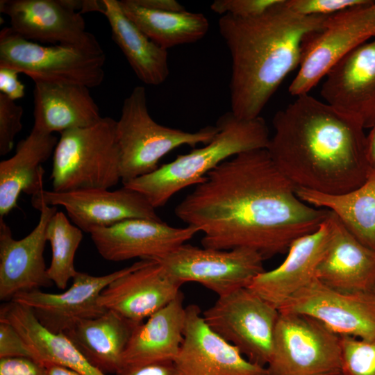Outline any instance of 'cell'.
I'll use <instances>...</instances> for the list:
<instances>
[{
	"instance_id": "obj_17",
	"label": "cell",
	"mask_w": 375,
	"mask_h": 375,
	"mask_svg": "<svg viewBox=\"0 0 375 375\" xmlns=\"http://www.w3.org/2000/svg\"><path fill=\"white\" fill-rule=\"evenodd\" d=\"M40 212L33 231L20 240H15L9 226L0 219V299L9 301L18 293L50 287L44 251L46 231L56 206L40 204Z\"/></svg>"
},
{
	"instance_id": "obj_9",
	"label": "cell",
	"mask_w": 375,
	"mask_h": 375,
	"mask_svg": "<svg viewBox=\"0 0 375 375\" xmlns=\"http://www.w3.org/2000/svg\"><path fill=\"white\" fill-rule=\"evenodd\" d=\"M279 315L278 308L248 287L218 297L202 313L214 332L235 346L249 361L263 367L272 357Z\"/></svg>"
},
{
	"instance_id": "obj_24",
	"label": "cell",
	"mask_w": 375,
	"mask_h": 375,
	"mask_svg": "<svg viewBox=\"0 0 375 375\" xmlns=\"http://www.w3.org/2000/svg\"><path fill=\"white\" fill-rule=\"evenodd\" d=\"M185 321L186 310L181 292L135 328L123 354L122 369L174 361L183 340Z\"/></svg>"
},
{
	"instance_id": "obj_1",
	"label": "cell",
	"mask_w": 375,
	"mask_h": 375,
	"mask_svg": "<svg viewBox=\"0 0 375 375\" xmlns=\"http://www.w3.org/2000/svg\"><path fill=\"white\" fill-rule=\"evenodd\" d=\"M328 212L298 197L267 149L224 161L174 209L203 233V247L247 248L264 259L287 253L296 240L317 231Z\"/></svg>"
},
{
	"instance_id": "obj_5",
	"label": "cell",
	"mask_w": 375,
	"mask_h": 375,
	"mask_svg": "<svg viewBox=\"0 0 375 375\" xmlns=\"http://www.w3.org/2000/svg\"><path fill=\"white\" fill-rule=\"evenodd\" d=\"M217 132V126L188 132L158 124L149 114L145 88L135 87L116 126L122 183L154 172L164 156L181 146L209 143Z\"/></svg>"
},
{
	"instance_id": "obj_30",
	"label": "cell",
	"mask_w": 375,
	"mask_h": 375,
	"mask_svg": "<svg viewBox=\"0 0 375 375\" xmlns=\"http://www.w3.org/2000/svg\"><path fill=\"white\" fill-rule=\"evenodd\" d=\"M119 3L124 14L150 40L165 50L200 40L210 27L203 13L160 11L142 6L135 0H121Z\"/></svg>"
},
{
	"instance_id": "obj_22",
	"label": "cell",
	"mask_w": 375,
	"mask_h": 375,
	"mask_svg": "<svg viewBox=\"0 0 375 375\" xmlns=\"http://www.w3.org/2000/svg\"><path fill=\"white\" fill-rule=\"evenodd\" d=\"M329 233L326 219L317 231L293 242L279 266L259 274L248 288L279 309L315 278V270L326 249Z\"/></svg>"
},
{
	"instance_id": "obj_39",
	"label": "cell",
	"mask_w": 375,
	"mask_h": 375,
	"mask_svg": "<svg viewBox=\"0 0 375 375\" xmlns=\"http://www.w3.org/2000/svg\"><path fill=\"white\" fill-rule=\"evenodd\" d=\"M115 375H182L174 361L153 362L123 369Z\"/></svg>"
},
{
	"instance_id": "obj_10",
	"label": "cell",
	"mask_w": 375,
	"mask_h": 375,
	"mask_svg": "<svg viewBox=\"0 0 375 375\" xmlns=\"http://www.w3.org/2000/svg\"><path fill=\"white\" fill-rule=\"evenodd\" d=\"M375 37V1L331 15L306 38L289 92L308 94L328 71L357 47Z\"/></svg>"
},
{
	"instance_id": "obj_32",
	"label": "cell",
	"mask_w": 375,
	"mask_h": 375,
	"mask_svg": "<svg viewBox=\"0 0 375 375\" xmlns=\"http://www.w3.org/2000/svg\"><path fill=\"white\" fill-rule=\"evenodd\" d=\"M340 336L343 375H375V340Z\"/></svg>"
},
{
	"instance_id": "obj_14",
	"label": "cell",
	"mask_w": 375,
	"mask_h": 375,
	"mask_svg": "<svg viewBox=\"0 0 375 375\" xmlns=\"http://www.w3.org/2000/svg\"><path fill=\"white\" fill-rule=\"evenodd\" d=\"M61 206L73 223L88 233L92 228L106 227L133 218L160 220L155 209L140 192L123 186L108 189H86L65 192L42 189L32 196L31 204Z\"/></svg>"
},
{
	"instance_id": "obj_4",
	"label": "cell",
	"mask_w": 375,
	"mask_h": 375,
	"mask_svg": "<svg viewBox=\"0 0 375 375\" xmlns=\"http://www.w3.org/2000/svg\"><path fill=\"white\" fill-rule=\"evenodd\" d=\"M216 126L218 132L203 147L179 155L154 172L123 185L142 194L156 208L165 205L180 190L201 183L209 172L224 161L269 145L268 127L260 116L242 119L230 111L220 117Z\"/></svg>"
},
{
	"instance_id": "obj_21",
	"label": "cell",
	"mask_w": 375,
	"mask_h": 375,
	"mask_svg": "<svg viewBox=\"0 0 375 375\" xmlns=\"http://www.w3.org/2000/svg\"><path fill=\"white\" fill-rule=\"evenodd\" d=\"M326 220L329 238L315 278L342 292L374 291L375 250L357 240L330 210Z\"/></svg>"
},
{
	"instance_id": "obj_18",
	"label": "cell",
	"mask_w": 375,
	"mask_h": 375,
	"mask_svg": "<svg viewBox=\"0 0 375 375\" xmlns=\"http://www.w3.org/2000/svg\"><path fill=\"white\" fill-rule=\"evenodd\" d=\"M181 285L159 262L140 260L102 291L99 303L140 324L173 301Z\"/></svg>"
},
{
	"instance_id": "obj_8",
	"label": "cell",
	"mask_w": 375,
	"mask_h": 375,
	"mask_svg": "<svg viewBox=\"0 0 375 375\" xmlns=\"http://www.w3.org/2000/svg\"><path fill=\"white\" fill-rule=\"evenodd\" d=\"M266 367L268 375H331L340 372V336L312 316L280 312L272 357Z\"/></svg>"
},
{
	"instance_id": "obj_19",
	"label": "cell",
	"mask_w": 375,
	"mask_h": 375,
	"mask_svg": "<svg viewBox=\"0 0 375 375\" xmlns=\"http://www.w3.org/2000/svg\"><path fill=\"white\" fill-rule=\"evenodd\" d=\"M183 340L174 363L182 375H268L206 323L199 307L185 308Z\"/></svg>"
},
{
	"instance_id": "obj_43",
	"label": "cell",
	"mask_w": 375,
	"mask_h": 375,
	"mask_svg": "<svg viewBox=\"0 0 375 375\" xmlns=\"http://www.w3.org/2000/svg\"><path fill=\"white\" fill-rule=\"evenodd\" d=\"M374 292H375V289H374Z\"/></svg>"
},
{
	"instance_id": "obj_35",
	"label": "cell",
	"mask_w": 375,
	"mask_h": 375,
	"mask_svg": "<svg viewBox=\"0 0 375 375\" xmlns=\"http://www.w3.org/2000/svg\"><path fill=\"white\" fill-rule=\"evenodd\" d=\"M281 1V0H215L210 7L212 11L221 16L252 18L262 15Z\"/></svg>"
},
{
	"instance_id": "obj_42",
	"label": "cell",
	"mask_w": 375,
	"mask_h": 375,
	"mask_svg": "<svg viewBox=\"0 0 375 375\" xmlns=\"http://www.w3.org/2000/svg\"><path fill=\"white\" fill-rule=\"evenodd\" d=\"M331 375H343V374L342 373V372H340L335 373V374H331Z\"/></svg>"
},
{
	"instance_id": "obj_34",
	"label": "cell",
	"mask_w": 375,
	"mask_h": 375,
	"mask_svg": "<svg viewBox=\"0 0 375 375\" xmlns=\"http://www.w3.org/2000/svg\"><path fill=\"white\" fill-rule=\"evenodd\" d=\"M370 0H285L292 11L304 16H331Z\"/></svg>"
},
{
	"instance_id": "obj_38",
	"label": "cell",
	"mask_w": 375,
	"mask_h": 375,
	"mask_svg": "<svg viewBox=\"0 0 375 375\" xmlns=\"http://www.w3.org/2000/svg\"><path fill=\"white\" fill-rule=\"evenodd\" d=\"M18 74L13 69L0 67V92L13 101L22 98L25 94V88L19 80Z\"/></svg>"
},
{
	"instance_id": "obj_40",
	"label": "cell",
	"mask_w": 375,
	"mask_h": 375,
	"mask_svg": "<svg viewBox=\"0 0 375 375\" xmlns=\"http://www.w3.org/2000/svg\"><path fill=\"white\" fill-rule=\"evenodd\" d=\"M137 3L150 9L169 11L182 12L186 10L185 8L175 0H135Z\"/></svg>"
},
{
	"instance_id": "obj_26",
	"label": "cell",
	"mask_w": 375,
	"mask_h": 375,
	"mask_svg": "<svg viewBox=\"0 0 375 375\" xmlns=\"http://www.w3.org/2000/svg\"><path fill=\"white\" fill-rule=\"evenodd\" d=\"M0 320L13 326L32 358L40 364L65 366L82 375H107L92 366L64 333H53L44 327L28 307L7 301L1 306Z\"/></svg>"
},
{
	"instance_id": "obj_6",
	"label": "cell",
	"mask_w": 375,
	"mask_h": 375,
	"mask_svg": "<svg viewBox=\"0 0 375 375\" xmlns=\"http://www.w3.org/2000/svg\"><path fill=\"white\" fill-rule=\"evenodd\" d=\"M116 126L105 117L91 126L60 133L53 153V191L109 189L121 181Z\"/></svg>"
},
{
	"instance_id": "obj_36",
	"label": "cell",
	"mask_w": 375,
	"mask_h": 375,
	"mask_svg": "<svg viewBox=\"0 0 375 375\" xmlns=\"http://www.w3.org/2000/svg\"><path fill=\"white\" fill-rule=\"evenodd\" d=\"M30 358L22 337L9 322L0 320V358Z\"/></svg>"
},
{
	"instance_id": "obj_37",
	"label": "cell",
	"mask_w": 375,
	"mask_h": 375,
	"mask_svg": "<svg viewBox=\"0 0 375 375\" xmlns=\"http://www.w3.org/2000/svg\"><path fill=\"white\" fill-rule=\"evenodd\" d=\"M0 375H44V366L30 358H0Z\"/></svg>"
},
{
	"instance_id": "obj_12",
	"label": "cell",
	"mask_w": 375,
	"mask_h": 375,
	"mask_svg": "<svg viewBox=\"0 0 375 375\" xmlns=\"http://www.w3.org/2000/svg\"><path fill=\"white\" fill-rule=\"evenodd\" d=\"M86 1L1 0L0 11L9 17L13 32L28 40L103 51L86 31L82 14Z\"/></svg>"
},
{
	"instance_id": "obj_28",
	"label": "cell",
	"mask_w": 375,
	"mask_h": 375,
	"mask_svg": "<svg viewBox=\"0 0 375 375\" xmlns=\"http://www.w3.org/2000/svg\"><path fill=\"white\" fill-rule=\"evenodd\" d=\"M103 14L112 38L138 78L144 84L158 85L169 73L167 50L150 40L124 12L119 1L102 0Z\"/></svg>"
},
{
	"instance_id": "obj_15",
	"label": "cell",
	"mask_w": 375,
	"mask_h": 375,
	"mask_svg": "<svg viewBox=\"0 0 375 375\" xmlns=\"http://www.w3.org/2000/svg\"><path fill=\"white\" fill-rule=\"evenodd\" d=\"M134 266L135 263L103 276L78 272L72 285L62 293L35 289L18 293L11 301L31 309L38 322L49 331L65 333L81 320L103 315L107 310L99 303L102 291Z\"/></svg>"
},
{
	"instance_id": "obj_25",
	"label": "cell",
	"mask_w": 375,
	"mask_h": 375,
	"mask_svg": "<svg viewBox=\"0 0 375 375\" xmlns=\"http://www.w3.org/2000/svg\"><path fill=\"white\" fill-rule=\"evenodd\" d=\"M58 138L34 127L15 153L0 162V219L17 207L22 192L34 196L43 188L41 165L53 153Z\"/></svg>"
},
{
	"instance_id": "obj_31",
	"label": "cell",
	"mask_w": 375,
	"mask_h": 375,
	"mask_svg": "<svg viewBox=\"0 0 375 375\" xmlns=\"http://www.w3.org/2000/svg\"><path fill=\"white\" fill-rule=\"evenodd\" d=\"M46 237L51 249L48 276L57 288L65 290L78 272L74 258L83 239V231L72 224L62 212L57 211L48 223Z\"/></svg>"
},
{
	"instance_id": "obj_27",
	"label": "cell",
	"mask_w": 375,
	"mask_h": 375,
	"mask_svg": "<svg viewBox=\"0 0 375 375\" xmlns=\"http://www.w3.org/2000/svg\"><path fill=\"white\" fill-rule=\"evenodd\" d=\"M138 325L107 310L97 317L78 322L64 333L92 366L115 375L122 369L124 352Z\"/></svg>"
},
{
	"instance_id": "obj_33",
	"label": "cell",
	"mask_w": 375,
	"mask_h": 375,
	"mask_svg": "<svg viewBox=\"0 0 375 375\" xmlns=\"http://www.w3.org/2000/svg\"><path fill=\"white\" fill-rule=\"evenodd\" d=\"M23 108L0 92V155L10 153L16 135L22 128Z\"/></svg>"
},
{
	"instance_id": "obj_16",
	"label": "cell",
	"mask_w": 375,
	"mask_h": 375,
	"mask_svg": "<svg viewBox=\"0 0 375 375\" xmlns=\"http://www.w3.org/2000/svg\"><path fill=\"white\" fill-rule=\"evenodd\" d=\"M199 230L173 227L162 219H128L89 233L105 260L120 262L133 258L157 260L192 239Z\"/></svg>"
},
{
	"instance_id": "obj_3",
	"label": "cell",
	"mask_w": 375,
	"mask_h": 375,
	"mask_svg": "<svg viewBox=\"0 0 375 375\" xmlns=\"http://www.w3.org/2000/svg\"><path fill=\"white\" fill-rule=\"evenodd\" d=\"M330 16H304L285 0L252 18L223 15L219 33L231 58V112L251 119L260 114L285 77L299 67L304 42Z\"/></svg>"
},
{
	"instance_id": "obj_20",
	"label": "cell",
	"mask_w": 375,
	"mask_h": 375,
	"mask_svg": "<svg viewBox=\"0 0 375 375\" xmlns=\"http://www.w3.org/2000/svg\"><path fill=\"white\" fill-rule=\"evenodd\" d=\"M324 102L365 128L375 124V37L357 47L326 74Z\"/></svg>"
},
{
	"instance_id": "obj_7",
	"label": "cell",
	"mask_w": 375,
	"mask_h": 375,
	"mask_svg": "<svg viewBox=\"0 0 375 375\" xmlns=\"http://www.w3.org/2000/svg\"><path fill=\"white\" fill-rule=\"evenodd\" d=\"M106 56L72 46H44L26 40L10 27L0 32V67L11 68L33 81L100 85L105 76Z\"/></svg>"
},
{
	"instance_id": "obj_23",
	"label": "cell",
	"mask_w": 375,
	"mask_h": 375,
	"mask_svg": "<svg viewBox=\"0 0 375 375\" xmlns=\"http://www.w3.org/2000/svg\"><path fill=\"white\" fill-rule=\"evenodd\" d=\"M34 83V128L47 133H60L91 126L102 118L88 88L71 83Z\"/></svg>"
},
{
	"instance_id": "obj_11",
	"label": "cell",
	"mask_w": 375,
	"mask_h": 375,
	"mask_svg": "<svg viewBox=\"0 0 375 375\" xmlns=\"http://www.w3.org/2000/svg\"><path fill=\"white\" fill-rule=\"evenodd\" d=\"M264 260L250 249L220 250L184 244L156 261L182 285L196 282L220 297L248 287L265 271Z\"/></svg>"
},
{
	"instance_id": "obj_2",
	"label": "cell",
	"mask_w": 375,
	"mask_h": 375,
	"mask_svg": "<svg viewBox=\"0 0 375 375\" xmlns=\"http://www.w3.org/2000/svg\"><path fill=\"white\" fill-rule=\"evenodd\" d=\"M267 150L296 187L339 194L360 187L370 170L363 126L309 94L297 97L273 118Z\"/></svg>"
},
{
	"instance_id": "obj_29",
	"label": "cell",
	"mask_w": 375,
	"mask_h": 375,
	"mask_svg": "<svg viewBox=\"0 0 375 375\" xmlns=\"http://www.w3.org/2000/svg\"><path fill=\"white\" fill-rule=\"evenodd\" d=\"M307 204L333 212L362 244L375 250V171L358 188L343 194H326L296 188Z\"/></svg>"
},
{
	"instance_id": "obj_13",
	"label": "cell",
	"mask_w": 375,
	"mask_h": 375,
	"mask_svg": "<svg viewBox=\"0 0 375 375\" xmlns=\"http://www.w3.org/2000/svg\"><path fill=\"white\" fill-rule=\"evenodd\" d=\"M312 316L339 335L375 340V292H342L315 278L278 309Z\"/></svg>"
},
{
	"instance_id": "obj_41",
	"label": "cell",
	"mask_w": 375,
	"mask_h": 375,
	"mask_svg": "<svg viewBox=\"0 0 375 375\" xmlns=\"http://www.w3.org/2000/svg\"><path fill=\"white\" fill-rule=\"evenodd\" d=\"M366 159L370 171H375V124L366 137Z\"/></svg>"
}]
</instances>
